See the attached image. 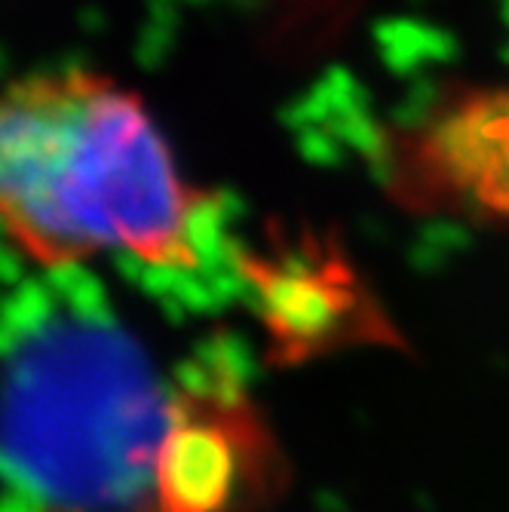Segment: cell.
Here are the masks:
<instances>
[{
    "label": "cell",
    "mask_w": 509,
    "mask_h": 512,
    "mask_svg": "<svg viewBox=\"0 0 509 512\" xmlns=\"http://www.w3.org/2000/svg\"><path fill=\"white\" fill-rule=\"evenodd\" d=\"M0 237L46 270L120 258L194 279L218 209L135 89L83 65L40 68L0 86Z\"/></svg>",
    "instance_id": "6da1fadb"
},
{
    "label": "cell",
    "mask_w": 509,
    "mask_h": 512,
    "mask_svg": "<svg viewBox=\"0 0 509 512\" xmlns=\"http://www.w3.org/2000/svg\"><path fill=\"white\" fill-rule=\"evenodd\" d=\"M393 188L427 212L509 224V83L451 92L405 126Z\"/></svg>",
    "instance_id": "7a4b0ae2"
}]
</instances>
